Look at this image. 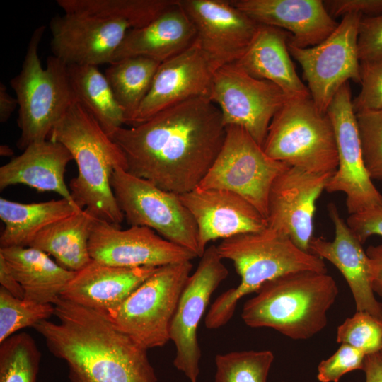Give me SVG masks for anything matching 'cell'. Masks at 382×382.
<instances>
[{
  "label": "cell",
  "mask_w": 382,
  "mask_h": 382,
  "mask_svg": "<svg viewBox=\"0 0 382 382\" xmlns=\"http://www.w3.org/2000/svg\"><path fill=\"white\" fill-rule=\"evenodd\" d=\"M289 36L280 28L259 24L246 52L234 63L250 76L277 85L288 99L311 98L291 61Z\"/></svg>",
  "instance_id": "25"
},
{
  "label": "cell",
  "mask_w": 382,
  "mask_h": 382,
  "mask_svg": "<svg viewBox=\"0 0 382 382\" xmlns=\"http://www.w3.org/2000/svg\"><path fill=\"white\" fill-rule=\"evenodd\" d=\"M88 248L92 260L117 267H158L197 257L149 228L132 226L121 229L98 219L93 227Z\"/></svg>",
  "instance_id": "15"
},
{
  "label": "cell",
  "mask_w": 382,
  "mask_h": 382,
  "mask_svg": "<svg viewBox=\"0 0 382 382\" xmlns=\"http://www.w3.org/2000/svg\"><path fill=\"white\" fill-rule=\"evenodd\" d=\"M197 33L196 40L216 69L237 62L259 24L231 0H180Z\"/></svg>",
  "instance_id": "18"
},
{
  "label": "cell",
  "mask_w": 382,
  "mask_h": 382,
  "mask_svg": "<svg viewBox=\"0 0 382 382\" xmlns=\"http://www.w3.org/2000/svg\"><path fill=\"white\" fill-rule=\"evenodd\" d=\"M82 209L66 199L23 204L0 199V219L5 228L1 248L28 247L36 236L52 224Z\"/></svg>",
  "instance_id": "28"
},
{
  "label": "cell",
  "mask_w": 382,
  "mask_h": 382,
  "mask_svg": "<svg viewBox=\"0 0 382 382\" xmlns=\"http://www.w3.org/2000/svg\"><path fill=\"white\" fill-rule=\"evenodd\" d=\"M74 160L62 144L51 140L35 142L0 168V190L25 185L40 192H54L76 203L64 182L68 163Z\"/></svg>",
  "instance_id": "26"
},
{
  "label": "cell",
  "mask_w": 382,
  "mask_h": 382,
  "mask_svg": "<svg viewBox=\"0 0 382 382\" xmlns=\"http://www.w3.org/2000/svg\"><path fill=\"white\" fill-rule=\"evenodd\" d=\"M338 294L328 272L286 274L264 283L244 303L241 318L251 328H269L292 340H308L327 325L328 312Z\"/></svg>",
  "instance_id": "5"
},
{
  "label": "cell",
  "mask_w": 382,
  "mask_h": 382,
  "mask_svg": "<svg viewBox=\"0 0 382 382\" xmlns=\"http://www.w3.org/2000/svg\"><path fill=\"white\" fill-rule=\"evenodd\" d=\"M76 100L95 118L110 137L126 123L109 83L96 66H67Z\"/></svg>",
  "instance_id": "30"
},
{
  "label": "cell",
  "mask_w": 382,
  "mask_h": 382,
  "mask_svg": "<svg viewBox=\"0 0 382 382\" xmlns=\"http://www.w3.org/2000/svg\"><path fill=\"white\" fill-rule=\"evenodd\" d=\"M110 185L130 226H144L201 257L196 223L179 195L116 168Z\"/></svg>",
  "instance_id": "9"
},
{
  "label": "cell",
  "mask_w": 382,
  "mask_h": 382,
  "mask_svg": "<svg viewBox=\"0 0 382 382\" xmlns=\"http://www.w3.org/2000/svg\"><path fill=\"white\" fill-rule=\"evenodd\" d=\"M54 306L59 322L45 320L33 328L66 362L70 382H158L148 349L106 316L61 297Z\"/></svg>",
  "instance_id": "2"
},
{
  "label": "cell",
  "mask_w": 382,
  "mask_h": 382,
  "mask_svg": "<svg viewBox=\"0 0 382 382\" xmlns=\"http://www.w3.org/2000/svg\"><path fill=\"white\" fill-rule=\"evenodd\" d=\"M362 15L342 16L335 30L317 45L300 48L288 43V49L301 65L311 98L321 112L328 108L339 89L349 80L360 83L357 38Z\"/></svg>",
  "instance_id": "11"
},
{
  "label": "cell",
  "mask_w": 382,
  "mask_h": 382,
  "mask_svg": "<svg viewBox=\"0 0 382 382\" xmlns=\"http://www.w3.org/2000/svg\"><path fill=\"white\" fill-rule=\"evenodd\" d=\"M289 166L267 156L245 129L229 125L218 156L197 187L236 193L267 219L272 185Z\"/></svg>",
  "instance_id": "10"
},
{
  "label": "cell",
  "mask_w": 382,
  "mask_h": 382,
  "mask_svg": "<svg viewBox=\"0 0 382 382\" xmlns=\"http://www.w3.org/2000/svg\"><path fill=\"white\" fill-rule=\"evenodd\" d=\"M0 284L1 287L13 296L23 299L24 292L21 285L1 255H0Z\"/></svg>",
  "instance_id": "44"
},
{
  "label": "cell",
  "mask_w": 382,
  "mask_h": 382,
  "mask_svg": "<svg viewBox=\"0 0 382 382\" xmlns=\"http://www.w3.org/2000/svg\"><path fill=\"white\" fill-rule=\"evenodd\" d=\"M274 359L270 350H242L215 357V382H267Z\"/></svg>",
  "instance_id": "34"
},
{
  "label": "cell",
  "mask_w": 382,
  "mask_h": 382,
  "mask_svg": "<svg viewBox=\"0 0 382 382\" xmlns=\"http://www.w3.org/2000/svg\"><path fill=\"white\" fill-rule=\"evenodd\" d=\"M71 153L78 175L70 180L74 202L97 219L118 226L125 219L113 193L110 178L114 170H126L125 156L95 118L74 101L50 134Z\"/></svg>",
  "instance_id": "3"
},
{
  "label": "cell",
  "mask_w": 382,
  "mask_h": 382,
  "mask_svg": "<svg viewBox=\"0 0 382 382\" xmlns=\"http://www.w3.org/2000/svg\"><path fill=\"white\" fill-rule=\"evenodd\" d=\"M262 148L270 158L309 172L333 174L337 168L332 122L311 98L286 101L273 117Z\"/></svg>",
  "instance_id": "7"
},
{
  "label": "cell",
  "mask_w": 382,
  "mask_h": 382,
  "mask_svg": "<svg viewBox=\"0 0 382 382\" xmlns=\"http://www.w3.org/2000/svg\"><path fill=\"white\" fill-rule=\"evenodd\" d=\"M332 174L289 166L274 180L268 198L267 226L310 252L316 202Z\"/></svg>",
  "instance_id": "17"
},
{
  "label": "cell",
  "mask_w": 382,
  "mask_h": 382,
  "mask_svg": "<svg viewBox=\"0 0 382 382\" xmlns=\"http://www.w3.org/2000/svg\"><path fill=\"white\" fill-rule=\"evenodd\" d=\"M380 354H381V356H382V350L381 351Z\"/></svg>",
  "instance_id": "48"
},
{
  "label": "cell",
  "mask_w": 382,
  "mask_h": 382,
  "mask_svg": "<svg viewBox=\"0 0 382 382\" xmlns=\"http://www.w3.org/2000/svg\"><path fill=\"white\" fill-rule=\"evenodd\" d=\"M53 56L69 65L112 64L130 25L120 19L86 13L57 16L50 23Z\"/></svg>",
  "instance_id": "16"
},
{
  "label": "cell",
  "mask_w": 382,
  "mask_h": 382,
  "mask_svg": "<svg viewBox=\"0 0 382 382\" xmlns=\"http://www.w3.org/2000/svg\"><path fill=\"white\" fill-rule=\"evenodd\" d=\"M220 257L233 263L240 283L221 294L204 319L207 328L225 325L233 317L239 301L256 292L266 282L286 274L311 270L328 272L324 260L300 249L285 233L267 227L255 233L238 234L216 246Z\"/></svg>",
  "instance_id": "4"
},
{
  "label": "cell",
  "mask_w": 382,
  "mask_h": 382,
  "mask_svg": "<svg viewBox=\"0 0 382 382\" xmlns=\"http://www.w3.org/2000/svg\"><path fill=\"white\" fill-rule=\"evenodd\" d=\"M179 197L196 223L202 255L212 241L259 232L267 227V219L231 191L196 187Z\"/></svg>",
  "instance_id": "20"
},
{
  "label": "cell",
  "mask_w": 382,
  "mask_h": 382,
  "mask_svg": "<svg viewBox=\"0 0 382 382\" xmlns=\"http://www.w3.org/2000/svg\"><path fill=\"white\" fill-rule=\"evenodd\" d=\"M0 255L21 284L23 299L30 302L54 305L76 274L33 247L0 248Z\"/></svg>",
  "instance_id": "27"
},
{
  "label": "cell",
  "mask_w": 382,
  "mask_h": 382,
  "mask_svg": "<svg viewBox=\"0 0 382 382\" xmlns=\"http://www.w3.org/2000/svg\"><path fill=\"white\" fill-rule=\"evenodd\" d=\"M45 25L33 33L20 73L10 83L18 103L17 123L21 136L17 146L24 150L31 144L47 140L52 129L76 100L67 65L50 55L41 65L38 47Z\"/></svg>",
  "instance_id": "6"
},
{
  "label": "cell",
  "mask_w": 382,
  "mask_h": 382,
  "mask_svg": "<svg viewBox=\"0 0 382 382\" xmlns=\"http://www.w3.org/2000/svg\"><path fill=\"white\" fill-rule=\"evenodd\" d=\"M18 105V100L7 91L4 83H0V122L5 123Z\"/></svg>",
  "instance_id": "46"
},
{
  "label": "cell",
  "mask_w": 382,
  "mask_h": 382,
  "mask_svg": "<svg viewBox=\"0 0 382 382\" xmlns=\"http://www.w3.org/2000/svg\"><path fill=\"white\" fill-rule=\"evenodd\" d=\"M366 253L370 262L372 289L382 297V243L369 246Z\"/></svg>",
  "instance_id": "43"
},
{
  "label": "cell",
  "mask_w": 382,
  "mask_h": 382,
  "mask_svg": "<svg viewBox=\"0 0 382 382\" xmlns=\"http://www.w3.org/2000/svg\"><path fill=\"white\" fill-rule=\"evenodd\" d=\"M196 38L195 26L177 0L145 26L129 30L113 62L144 57L162 63L189 48Z\"/></svg>",
  "instance_id": "24"
},
{
  "label": "cell",
  "mask_w": 382,
  "mask_h": 382,
  "mask_svg": "<svg viewBox=\"0 0 382 382\" xmlns=\"http://www.w3.org/2000/svg\"><path fill=\"white\" fill-rule=\"evenodd\" d=\"M365 382H382V356L379 353L366 355L363 370Z\"/></svg>",
  "instance_id": "45"
},
{
  "label": "cell",
  "mask_w": 382,
  "mask_h": 382,
  "mask_svg": "<svg viewBox=\"0 0 382 382\" xmlns=\"http://www.w3.org/2000/svg\"><path fill=\"white\" fill-rule=\"evenodd\" d=\"M216 69L197 40L185 51L161 63L130 127L188 99L209 98Z\"/></svg>",
  "instance_id": "19"
},
{
  "label": "cell",
  "mask_w": 382,
  "mask_h": 382,
  "mask_svg": "<svg viewBox=\"0 0 382 382\" xmlns=\"http://www.w3.org/2000/svg\"><path fill=\"white\" fill-rule=\"evenodd\" d=\"M346 223L362 244L371 236H382V207L351 214Z\"/></svg>",
  "instance_id": "41"
},
{
  "label": "cell",
  "mask_w": 382,
  "mask_h": 382,
  "mask_svg": "<svg viewBox=\"0 0 382 382\" xmlns=\"http://www.w3.org/2000/svg\"><path fill=\"white\" fill-rule=\"evenodd\" d=\"M54 315L53 304H40L13 296L0 287V342L27 327Z\"/></svg>",
  "instance_id": "35"
},
{
  "label": "cell",
  "mask_w": 382,
  "mask_h": 382,
  "mask_svg": "<svg viewBox=\"0 0 382 382\" xmlns=\"http://www.w3.org/2000/svg\"><path fill=\"white\" fill-rule=\"evenodd\" d=\"M192 269L191 261L157 267L106 316L142 347H163L170 341L171 322Z\"/></svg>",
  "instance_id": "8"
},
{
  "label": "cell",
  "mask_w": 382,
  "mask_h": 382,
  "mask_svg": "<svg viewBox=\"0 0 382 382\" xmlns=\"http://www.w3.org/2000/svg\"><path fill=\"white\" fill-rule=\"evenodd\" d=\"M323 3L333 18L350 13L369 16L382 13V0H328Z\"/></svg>",
  "instance_id": "42"
},
{
  "label": "cell",
  "mask_w": 382,
  "mask_h": 382,
  "mask_svg": "<svg viewBox=\"0 0 382 382\" xmlns=\"http://www.w3.org/2000/svg\"><path fill=\"white\" fill-rule=\"evenodd\" d=\"M258 24L290 33L288 43L300 48L318 45L337 27L321 0H231Z\"/></svg>",
  "instance_id": "21"
},
{
  "label": "cell",
  "mask_w": 382,
  "mask_h": 382,
  "mask_svg": "<svg viewBox=\"0 0 382 382\" xmlns=\"http://www.w3.org/2000/svg\"><path fill=\"white\" fill-rule=\"evenodd\" d=\"M13 154V151L11 147L4 144L0 146V154L2 156H10Z\"/></svg>",
  "instance_id": "47"
},
{
  "label": "cell",
  "mask_w": 382,
  "mask_h": 382,
  "mask_svg": "<svg viewBox=\"0 0 382 382\" xmlns=\"http://www.w3.org/2000/svg\"><path fill=\"white\" fill-rule=\"evenodd\" d=\"M328 209L335 226V238L328 241L313 237L309 250L328 260L341 272L352 294L356 311H366L382 320V303L376 300L371 287L369 259L362 243L341 217L335 204H329Z\"/></svg>",
  "instance_id": "22"
},
{
  "label": "cell",
  "mask_w": 382,
  "mask_h": 382,
  "mask_svg": "<svg viewBox=\"0 0 382 382\" xmlns=\"http://www.w3.org/2000/svg\"><path fill=\"white\" fill-rule=\"evenodd\" d=\"M157 267H117L93 260L76 272L61 298L108 315L151 276Z\"/></svg>",
  "instance_id": "23"
},
{
  "label": "cell",
  "mask_w": 382,
  "mask_h": 382,
  "mask_svg": "<svg viewBox=\"0 0 382 382\" xmlns=\"http://www.w3.org/2000/svg\"><path fill=\"white\" fill-rule=\"evenodd\" d=\"M96 219L87 209H82L45 228L29 247L53 256L63 267L77 272L92 261L88 243Z\"/></svg>",
  "instance_id": "29"
},
{
  "label": "cell",
  "mask_w": 382,
  "mask_h": 382,
  "mask_svg": "<svg viewBox=\"0 0 382 382\" xmlns=\"http://www.w3.org/2000/svg\"><path fill=\"white\" fill-rule=\"evenodd\" d=\"M361 91L352 100L355 113L382 108V59L360 62Z\"/></svg>",
  "instance_id": "38"
},
{
  "label": "cell",
  "mask_w": 382,
  "mask_h": 382,
  "mask_svg": "<svg viewBox=\"0 0 382 382\" xmlns=\"http://www.w3.org/2000/svg\"><path fill=\"white\" fill-rule=\"evenodd\" d=\"M160 64L146 57H132L115 62L106 69L105 76L124 112L126 125L131 126Z\"/></svg>",
  "instance_id": "31"
},
{
  "label": "cell",
  "mask_w": 382,
  "mask_h": 382,
  "mask_svg": "<svg viewBox=\"0 0 382 382\" xmlns=\"http://www.w3.org/2000/svg\"><path fill=\"white\" fill-rule=\"evenodd\" d=\"M225 137L220 110L202 96L167 108L137 126L122 127L110 139L122 151L128 173L180 195L197 187Z\"/></svg>",
  "instance_id": "1"
},
{
  "label": "cell",
  "mask_w": 382,
  "mask_h": 382,
  "mask_svg": "<svg viewBox=\"0 0 382 382\" xmlns=\"http://www.w3.org/2000/svg\"><path fill=\"white\" fill-rule=\"evenodd\" d=\"M366 355L347 344H341L337 351L318 366V380L320 382H339L346 374L363 370Z\"/></svg>",
  "instance_id": "39"
},
{
  "label": "cell",
  "mask_w": 382,
  "mask_h": 382,
  "mask_svg": "<svg viewBox=\"0 0 382 382\" xmlns=\"http://www.w3.org/2000/svg\"><path fill=\"white\" fill-rule=\"evenodd\" d=\"M336 340L365 355L379 353L382 350V320L366 311H356L337 327Z\"/></svg>",
  "instance_id": "36"
},
{
  "label": "cell",
  "mask_w": 382,
  "mask_h": 382,
  "mask_svg": "<svg viewBox=\"0 0 382 382\" xmlns=\"http://www.w3.org/2000/svg\"><path fill=\"white\" fill-rule=\"evenodd\" d=\"M177 0H57L66 13H86L122 20L132 29L145 26Z\"/></svg>",
  "instance_id": "32"
},
{
  "label": "cell",
  "mask_w": 382,
  "mask_h": 382,
  "mask_svg": "<svg viewBox=\"0 0 382 382\" xmlns=\"http://www.w3.org/2000/svg\"><path fill=\"white\" fill-rule=\"evenodd\" d=\"M228 271L216 246L206 248L196 270L190 274L179 299L170 328L175 347L174 366L190 382H198L202 356L197 329L212 294L227 277Z\"/></svg>",
  "instance_id": "14"
},
{
  "label": "cell",
  "mask_w": 382,
  "mask_h": 382,
  "mask_svg": "<svg viewBox=\"0 0 382 382\" xmlns=\"http://www.w3.org/2000/svg\"><path fill=\"white\" fill-rule=\"evenodd\" d=\"M360 62L382 59V13L361 18L357 38Z\"/></svg>",
  "instance_id": "40"
},
{
  "label": "cell",
  "mask_w": 382,
  "mask_h": 382,
  "mask_svg": "<svg viewBox=\"0 0 382 382\" xmlns=\"http://www.w3.org/2000/svg\"><path fill=\"white\" fill-rule=\"evenodd\" d=\"M209 99L220 110L226 127H243L262 147L273 117L288 98L274 83L231 63L216 70Z\"/></svg>",
  "instance_id": "12"
},
{
  "label": "cell",
  "mask_w": 382,
  "mask_h": 382,
  "mask_svg": "<svg viewBox=\"0 0 382 382\" xmlns=\"http://www.w3.org/2000/svg\"><path fill=\"white\" fill-rule=\"evenodd\" d=\"M366 168L373 180H382V108L356 113Z\"/></svg>",
  "instance_id": "37"
},
{
  "label": "cell",
  "mask_w": 382,
  "mask_h": 382,
  "mask_svg": "<svg viewBox=\"0 0 382 382\" xmlns=\"http://www.w3.org/2000/svg\"><path fill=\"white\" fill-rule=\"evenodd\" d=\"M327 113L335 129L338 165L325 190L345 193L350 215L382 207V194L374 186L364 164L349 82L336 93Z\"/></svg>",
  "instance_id": "13"
},
{
  "label": "cell",
  "mask_w": 382,
  "mask_h": 382,
  "mask_svg": "<svg viewBox=\"0 0 382 382\" xmlns=\"http://www.w3.org/2000/svg\"><path fill=\"white\" fill-rule=\"evenodd\" d=\"M41 353L31 335L18 332L0 342V382H37Z\"/></svg>",
  "instance_id": "33"
}]
</instances>
